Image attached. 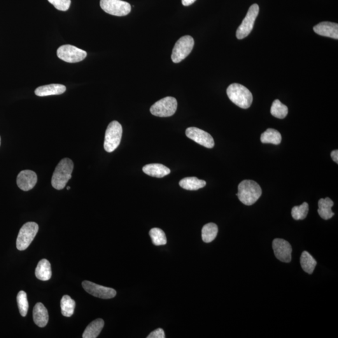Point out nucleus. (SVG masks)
<instances>
[{
	"label": "nucleus",
	"instance_id": "34",
	"mask_svg": "<svg viewBox=\"0 0 338 338\" xmlns=\"http://www.w3.org/2000/svg\"><path fill=\"white\" fill-rule=\"evenodd\" d=\"M196 0H182V3L184 6H188L194 3Z\"/></svg>",
	"mask_w": 338,
	"mask_h": 338
},
{
	"label": "nucleus",
	"instance_id": "22",
	"mask_svg": "<svg viewBox=\"0 0 338 338\" xmlns=\"http://www.w3.org/2000/svg\"><path fill=\"white\" fill-rule=\"evenodd\" d=\"M179 185L186 190H197L204 188L206 186V182L195 177H186L179 182Z\"/></svg>",
	"mask_w": 338,
	"mask_h": 338
},
{
	"label": "nucleus",
	"instance_id": "26",
	"mask_svg": "<svg viewBox=\"0 0 338 338\" xmlns=\"http://www.w3.org/2000/svg\"><path fill=\"white\" fill-rule=\"evenodd\" d=\"M62 314L65 317H71L74 313L75 302L69 296L65 295L62 298L61 302Z\"/></svg>",
	"mask_w": 338,
	"mask_h": 338
},
{
	"label": "nucleus",
	"instance_id": "30",
	"mask_svg": "<svg viewBox=\"0 0 338 338\" xmlns=\"http://www.w3.org/2000/svg\"><path fill=\"white\" fill-rule=\"evenodd\" d=\"M308 212L309 205L307 202H304L300 206L294 207L291 214L295 220H303L306 218Z\"/></svg>",
	"mask_w": 338,
	"mask_h": 338
},
{
	"label": "nucleus",
	"instance_id": "12",
	"mask_svg": "<svg viewBox=\"0 0 338 338\" xmlns=\"http://www.w3.org/2000/svg\"><path fill=\"white\" fill-rule=\"evenodd\" d=\"M186 134L188 138L196 142L205 148L212 149L214 146L213 137L209 133L196 127H189L186 130Z\"/></svg>",
	"mask_w": 338,
	"mask_h": 338
},
{
	"label": "nucleus",
	"instance_id": "7",
	"mask_svg": "<svg viewBox=\"0 0 338 338\" xmlns=\"http://www.w3.org/2000/svg\"><path fill=\"white\" fill-rule=\"evenodd\" d=\"M177 108V100L174 97H167L155 102L150 107V111L153 115L168 117L176 113Z\"/></svg>",
	"mask_w": 338,
	"mask_h": 338
},
{
	"label": "nucleus",
	"instance_id": "28",
	"mask_svg": "<svg viewBox=\"0 0 338 338\" xmlns=\"http://www.w3.org/2000/svg\"><path fill=\"white\" fill-rule=\"evenodd\" d=\"M149 234L155 246H162L167 244V238L164 231L159 228H153L149 232Z\"/></svg>",
	"mask_w": 338,
	"mask_h": 338
},
{
	"label": "nucleus",
	"instance_id": "24",
	"mask_svg": "<svg viewBox=\"0 0 338 338\" xmlns=\"http://www.w3.org/2000/svg\"><path fill=\"white\" fill-rule=\"evenodd\" d=\"M300 265L304 271L311 274L315 269L317 264L316 261L310 255L308 252L304 251L300 259Z\"/></svg>",
	"mask_w": 338,
	"mask_h": 338
},
{
	"label": "nucleus",
	"instance_id": "9",
	"mask_svg": "<svg viewBox=\"0 0 338 338\" xmlns=\"http://www.w3.org/2000/svg\"><path fill=\"white\" fill-rule=\"evenodd\" d=\"M100 4L105 12L113 16H126L131 11L130 4L122 0H100Z\"/></svg>",
	"mask_w": 338,
	"mask_h": 338
},
{
	"label": "nucleus",
	"instance_id": "25",
	"mask_svg": "<svg viewBox=\"0 0 338 338\" xmlns=\"http://www.w3.org/2000/svg\"><path fill=\"white\" fill-rule=\"evenodd\" d=\"M218 233V225L214 223H209L205 225L202 229L203 241L209 243L216 239Z\"/></svg>",
	"mask_w": 338,
	"mask_h": 338
},
{
	"label": "nucleus",
	"instance_id": "36",
	"mask_svg": "<svg viewBox=\"0 0 338 338\" xmlns=\"http://www.w3.org/2000/svg\"><path fill=\"white\" fill-rule=\"evenodd\" d=\"M0 144H1V137H0Z\"/></svg>",
	"mask_w": 338,
	"mask_h": 338
},
{
	"label": "nucleus",
	"instance_id": "15",
	"mask_svg": "<svg viewBox=\"0 0 338 338\" xmlns=\"http://www.w3.org/2000/svg\"><path fill=\"white\" fill-rule=\"evenodd\" d=\"M314 32L319 36L329 38L338 39V23L323 22L319 23L313 28Z\"/></svg>",
	"mask_w": 338,
	"mask_h": 338
},
{
	"label": "nucleus",
	"instance_id": "33",
	"mask_svg": "<svg viewBox=\"0 0 338 338\" xmlns=\"http://www.w3.org/2000/svg\"><path fill=\"white\" fill-rule=\"evenodd\" d=\"M331 156H332L333 160H334L337 164H338V150H335L332 151V153H331Z\"/></svg>",
	"mask_w": 338,
	"mask_h": 338
},
{
	"label": "nucleus",
	"instance_id": "35",
	"mask_svg": "<svg viewBox=\"0 0 338 338\" xmlns=\"http://www.w3.org/2000/svg\"><path fill=\"white\" fill-rule=\"evenodd\" d=\"M71 189V187H68L67 188V190H70Z\"/></svg>",
	"mask_w": 338,
	"mask_h": 338
},
{
	"label": "nucleus",
	"instance_id": "29",
	"mask_svg": "<svg viewBox=\"0 0 338 338\" xmlns=\"http://www.w3.org/2000/svg\"><path fill=\"white\" fill-rule=\"evenodd\" d=\"M16 300L21 315L23 317L26 316L29 307L27 293L23 291H20L16 297Z\"/></svg>",
	"mask_w": 338,
	"mask_h": 338
},
{
	"label": "nucleus",
	"instance_id": "1",
	"mask_svg": "<svg viewBox=\"0 0 338 338\" xmlns=\"http://www.w3.org/2000/svg\"><path fill=\"white\" fill-rule=\"evenodd\" d=\"M74 163L69 158L60 160L56 167L52 178V185L57 190H62L71 179Z\"/></svg>",
	"mask_w": 338,
	"mask_h": 338
},
{
	"label": "nucleus",
	"instance_id": "27",
	"mask_svg": "<svg viewBox=\"0 0 338 338\" xmlns=\"http://www.w3.org/2000/svg\"><path fill=\"white\" fill-rule=\"evenodd\" d=\"M270 113L275 117L283 119L288 115V107L282 104L279 100H275L270 108Z\"/></svg>",
	"mask_w": 338,
	"mask_h": 338
},
{
	"label": "nucleus",
	"instance_id": "11",
	"mask_svg": "<svg viewBox=\"0 0 338 338\" xmlns=\"http://www.w3.org/2000/svg\"><path fill=\"white\" fill-rule=\"evenodd\" d=\"M82 286L84 290L90 295L101 299H111L116 295V291L113 288L100 286L88 281H84Z\"/></svg>",
	"mask_w": 338,
	"mask_h": 338
},
{
	"label": "nucleus",
	"instance_id": "10",
	"mask_svg": "<svg viewBox=\"0 0 338 338\" xmlns=\"http://www.w3.org/2000/svg\"><path fill=\"white\" fill-rule=\"evenodd\" d=\"M87 53L83 50L71 45L60 46L57 50L58 57L68 63H77L82 61Z\"/></svg>",
	"mask_w": 338,
	"mask_h": 338
},
{
	"label": "nucleus",
	"instance_id": "3",
	"mask_svg": "<svg viewBox=\"0 0 338 338\" xmlns=\"http://www.w3.org/2000/svg\"><path fill=\"white\" fill-rule=\"evenodd\" d=\"M227 94L230 101L240 108L248 109L253 103L251 92L241 84L235 83L230 85L227 89Z\"/></svg>",
	"mask_w": 338,
	"mask_h": 338
},
{
	"label": "nucleus",
	"instance_id": "31",
	"mask_svg": "<svg viewBox=\"0 0 338 338\" xmlns=\"http://www.w3.org/2000/svg\"><path fill=\"white\" fill-rule=\"evenodd\" d=\"M48 1L57 10L63 11L69 10L71 4V0H48Z\"/></svg>",
	"mask_w": 338,
	"mask_h": 338
},
{
	"label": "nucleus",
	"instance_id": "13",
	"mask_svg": "<svg viewBox=\"0 0 338 338\" xmlns=\"http://www.w3.org/2000/svg\"><path fill=\"white\" fill-rule=\"evenodd\" d=\"M272 248L277 260L283 263L291 262L292 248L288 241L281 239H274L272 242Z\"/></svg>",
	"mask_w": 338,
	"mask_h": 338
},
{
	"label": "nucleus",
	"instance_id": "18",
	"mask_svg": "<svg viewBox=\"0 0 338 338\" xmlns=\"http://www.w3.org/2000/svg\"><path fill=\"white\" fill-rule=\"evenodd\" d=\"M144 173L151 177L162 178L171 173V170L165 165L160 164H150L143 167Z\"/></svg>",
	"mask_w": 338,
	"mask_h": 338
},
{
	"label": "nucleus",
	"instance_id": "14",
	"mask_svg": "<svg viewBox=\"0 0 338 338\" xmlns=\"http://www.w3.org/2000/svg\"><path fill=\"white\" fill-rule=\"evenodd\" d=\"M37 181L38 178L36 172L30 170H25L18 175L16 183L20 189L29 191L36 186Z\"/></svg>",
	"mask_w": 338,
	"mask_h": 338
},
{
	"label": "nucleus",
	"instance_id": "16",
	"mask_svg": "<svg viewBox=\"0 0 338 338\" xmlns=\"http://www.w3.org/2000/svg\"><path fill=\"white\" fill-rule=\"evenodd\" d=\"M66 91V87L62 84H50L41 86L37 88L35 94L38 97L50 96V95H61Z\"/></svg>",
	"mask_w": 338,
	"mask_h": 338
},
{
	"label": "nucleus",
	"instance_id": "6",
	"mask_svg": "<svg viewBox=\"0 0 338 338\" xmlns=\"http://www.w3.org/2000/svg\"><path fill=\"white\" fill-rule=\"evenodd\" d=\"M194 40L192 37L186 36L181 37L176 42L172 50L171 58L175 64H178L185 59L192 52Z\"/></svg>",
	"mask_w": 338,
	"mask_h": 338
},
{
	"label": "nucleus",
	"instance_id": "21",
	"mask_svg": "<svg viewBox=\"0 0 338 338\" xmlns=\"http://www.w3.org/2000/svg\"><path fill=\"white\" fill-rule=\"evenodd\" d=\"M104 326V321L102 319H97L93 321L86 328L83 333V338H95L101 333Z\"/></svg>",
	"mask_w": 338,
	"mask_h": 338
},
{
	"label": "nucleus",
	"instance_id": "17",
	"mask_svg": "<svg viewBox=\"0 0 338 338\" xmlns=\"http://www.w3.org/2000/svg\"><path fill=\"white\" fill-rule=\"evenodd\" d=\"M33 317L35 323L39 327L43 328L47 325L48 322V310L42 303L36 304L33 311Z\"/></svg>",
	"mask_w": 338,
	"mask_h": 338
},
{
	"label": "nucleus",
	"instance_id": "8",
	"mask_svg": "<svg viewBox=\"0 0 338 338\" xmlns=\"http://www.w3.org/2000/svg\"><path fill=\"white\" fill-rule=\"evenodd\" d=\"M260 11L258 4H253L249 8L244 19L237 30L236 37L237 39H242L248 37L251 34L255 25L256 18Z\"/></svg>",
	"mask_w": 338,
	"mask_h": 338
},
{
	"label": "nucleus",
	"instance_id": "23",
	"mask_svg": "<svg viewBox=\"0 0 338 338\" xmlns=\"http://www.w3.org/2000/svg\"><path fill=\"white\" fill-rule=\"evenodd\" d=\"M282 137L280 133L273 129H268L261 136V141L263 144H272L274 145L280 144Z\"/></svg>",
	"mask_w": 338,
	"mask_h": 338
},
{
	"label": "nucleus",
	"instance_id": "19",
	"mask_svg": "<svg viewBox=\"0 0 338 338\" xmlns=\"http://www.w3.org/2000/svg\"><path fill=\"white\" fill-rule=\"evenodd\" d=\"M333 205H334V202L329 197L321 199L319 200L318 212L321 218L325 219V220H328L334 216L335 213H333L332 209Z\"/></svg>",
	"mask_w": 338,
	"mask_h": 338
},
{
	"label": "nucleus",
	"instance_id": "20",
	"mask_svg": "<svg viewBox=\"0 0 338 338\" xmlns=\"http://www.w3.org/2000/svg\"><path fill=\"white\" fill-rule=\"evenodd\" d=\"M52 268L48 260H41L37 265L36 269V276L41 281H48L52 277Z\"/></svg>",
	"mask_w": 338,
	"mask_h": 338
},
{
	"label": "nucleus",
	"instance_id": "32",
	"mask_svg": "<svg viewBox=\"0 0 338 338\" xmlns=\"http://www.w3.org/2000/svg\"><path fill=\"white\" fill-rule=\"evenodd\" d=\"M148 338H165L164 331L162 328H158L149 334Z\"/></svg>",
	"mask_w": 338,
	"mask_h": 338
},
{
	"label": "nucleus",
	"instance_id": "4",
	"mask_svg": "<svg viewBox=\"0 0 338 338\" xmlns=\"http://www.w3.org/2000/svg\"><path fill=\"white\" fill-rule=\"evenodd\" d=\"M122 132V125L117 121L110 123L106 130L104 141V149L107 152H113L120 145Z\"/></svg>",
	"mask_w": 338,
	"mask_h": 338
},
{
	"label": "nucleus",
	"instance_id": "2",
	"mask_svg": "<svg viewBox=\"0 0 338 338\" xmlns=\"http://www.w3.org/2000/svg\"><path fill=\"white\" fill-rule=\"evenodd\" d=\"M262 189L257 183L252 180H244L239 184L237 196L246 206H252L260 199Z\"/></svg>",
	"mask_w": 338,
	"mask_h": 338
},
{
	"label": "nucleus",
	"instance_id": "5",
	"mask_svg": "<svg viewBox=\"0 0 338 338\" xmlns=\"http://www.w3.org/2000/svg\"><path fill=\"white\" fill-rule=\"evenodd\" d=\"M38 225L34 222L25 224L21 228L16 239V248L24 251L29 248L38 231Z\"/></svg>",
	"mask_w": 338,
	"mask_h": 338
}]
</instances>
